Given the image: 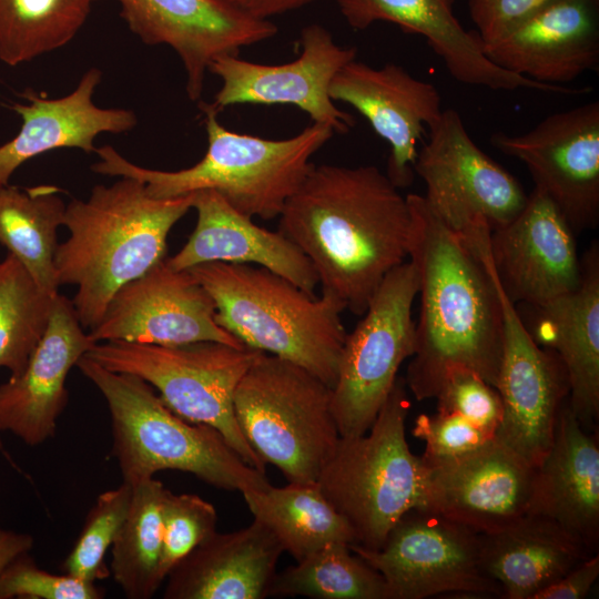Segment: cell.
<instances>
[{
  "label": "cell",
  "mask_w": 599,
  "mask_h": 599,
  "mask_svg": "<svg viewBox=\"0 0 599 599\" xmlns=\"http://www.w3.org/2000/svg\"><path fill=\"white\" fill-rule=\"evenodd\" d=\"M491 144L528 167L575 233L599 223V102L554 113L532 130L497 132Z\"/></svg>",
  "instance_id": "5bb4252c"
},
{
  "label": "cell",
  "mask_w": 599,
  "mask_h": 599,
  "mask_svg": "<svg viewBox=\"0 0 599 599\" xmlns=\"http://www.w3.org/2000/svg\"><path fill=\"white\" fill-rule=\"evenodd\" d=\"M131 499L132 486L124 481L98 496L63 562L65 573L91 582L109 575L104 557L128 515Z\"/></svg>",
  "instance_id": "d590c367"
},
{
  "label": "cell",
  "mask_w": 599,
  "mask_h": 599,
  "mask_svg": "<svg viewBox=\"0 0 599 599\" xmlns=\"http://www.w3.org/2000/svg\"><path fill=\"white\" fill-rule=\"evenodd\" d=\"M189 271L212 296L219 325L243 345L295 363L334 387L346 338V304L308 293L251 264L207 262Z\"/></svg>",
  "instance_id": "5b68a950"
},
{
  "label": "cell",
  "mask_w": 599,
  "mask_h": 599,
  "mask_svg": "<svg viewBox=\"0 0 599 599\" xmlns=\"http://www.w3.org/2000/svg\"><path fill=\"white\" fill-rule=\"evenodd\" d=\"M592 555L561 526L530 512L498 531L481 534L483 568L506 599H534Z\"/></svg>",
  "instance_id": "f1b7e54d"
},
{
  "label": "cell",
  "mask_w": 599,
  "mask_h": 599,
  "mask_svg": "<svg viewBox=\"0 0 599 599\" xmlns=\"http://www.w3.org/2000/svg\"><path fill=\"white\" fill-rule=\"evenodd\" d=\"M575 232L550 197L535 187L519 214L489 235L498 283L512 304L541 306L581 281Z\"/></svg>",
  "instance_id": "ac0fdd59"
},
{
  "label": "cell",
  "mask_w": 599,
  "mask_h": 599,
  "mask_svg": "<svg viewBox=\"0 0 599 599\" xmlns=\"http://www.w3.org/2000/svg\"><path fill=\"white\" fill-rule=\"evenodd\" d=\"M278 219V231L313 264L322 292L356 315L408 256V201L374 165L314 164Z\"/></svg>",
  "instance_id": "7a4b0ae2"
},
{
  "label": "cell",
  "mask_w": 599,
  "mask_h": 599,
  "mask_svg": "<svg viewBox=\"0 0 599 599\" xmlns=\"http://www.w3.org/2000/svg\"><path fill=\"white\" fill-rule=\"evenodd\" d=\"M428 133L414 170L426 203L451 231L461 235L479 223L494 231L519 214L528 194L473 141L456 110H443Z\"/></svg>",
  "instance_id": "7c38bea8"
},
{
  "label": "cell",
  "mask_w": 599,
  "mask_h": 599,
  "mask_svg": "<svg viewBox=\"0 0 599 599\" xmlns=\"http://www.w3.org/2000/svg\"><path fill=\"white\" fill-rule=\"evenodd\" d=\"M102 72L92 67L81 77L77 88L61 98H48L33 89L9 108L21 119L19 132L0 145V185L9 184L13 173L27 161L57 149L95 151L94 141L102 133H125L138 119L122 108H100L93 102Z\"/></svg>",
  "instance_id": "cb8c5ba5"
},
{
  "label": "cell",
  "mask_w": 599,
  "mask_h": 599,
  "mask_svg": "<svg viewBox=\"0 0 599 599\" xmlns=\"http://www.w3.org/2000/svg\"><path fill=\"white\" fill-rule=\"evenodd\" d=\"M99 1V0H95ZM140 40L174 50L186 73V93L201 99L211 62L274 37L270 19L254 17L233 0H112Z\"/></svg>",
  "instance_id": "e0dca14e"
},
{
  "label": "cell",
  "mask_w": 599,
  "mask_h": 599,
  "mask_svg": "<svg viewBox=\"0 0 599 599\" xmlns=\"http://www.w3.org/2000/svg\"><path fill=\"white\" fill-rule=\"evenodd\" d=\"M454 4L455 0H337L341 14L355 30L385 21L406 33L424 37L449 74L464 84L491 90L582 93L581 89L544 84L494 64L486 57L478 33L466 30L456 18Z\"/></svg>",
  "instance_id": "603a6c76"
},
{
  "label": "cell",
  "mask_w": 599,
  "mask_h": 599,
  "mask_svg": "<svg viewBox=\"0 0 599 599\" xmlns=\"http://www.w3.org/2000/svg\"><path fill=\"white\" fill-rule=\"evenodd\" d=\"M77 366L105 398L112 455L124 483L179 470L241 494L271 486L266 475L246 464L216 428L173 413L142 378L109 370L85 355Z\"/></svg>",
  "instance_id": "8992f818"
},
{
  "label": "cell",
  "mask_w": 599,
  "mask_h": 599,
  "mask_svg": "<svg viewBox=\"0 0 599 599\" xmlns=\"http://www.w3.org/2000/svg\"><path fill=\"white\" fill-rule=\"evenodd\" d=\"M332 393L304 367L263 352L235 389V419L265 465L288 483L314 484L341 438Z\"/></svg>",
  "instance_id": "ba28073f"
},
{
  "label": "cell",
  "mask_w": 599,
  "mask_h": 599,
  "mask_svg": "<svg viewBox=\"0 0 599 599\" xmlns=\"http://www.w3.org/2000/svg\"><path fill=\"white\" fill-rule=\"evenodd\" d=\"M298 43L301 54L282 64H262L221 55L209 72L220 78L222 85L212 104L219 112L235 104H287L309 115L313 122L329 125L334 133H347L354 118L338 109L329 97V84L337 72L356 59L355 47L337 44L332 33L321 24L304 27Z\"/></svg>",
  "instance_id": "4fadbf2b"
},
{
  "label": "cell",
  "mask_w": 599,
  "mask_h": 599,
  "mask_svg": "<svg viewBox=\"0 0 599 599\" xmlns=\"http://www.w3.org/2000/svg\"><path fill=\"white\" fill-rule=\"evenodd\" d=\"M425 468L422 508L479 534L498 531L528 511L535 467L495 438L463 457Z\"/></svg>",
  "instance_id": "d6986e66"
},
{
  "label": "cell",
  "mask_w": 599,
  "mask_h": 599,
  "mask_svg": "<svg viewBox=\"0 0 599 599\" xmlns=\"http://www.w3.org/2000/svg\"><path fill=\"white\" fill-rule=\"evenodd\" d=\"M200 109L207 149L194 165L179 171L146 169L126 160L113 146L103 145L95 149L99 160L91 170L136 179L155 199L212 190L237 212L268 221L281 215L312 170V156L334 135L329 125L313 122L292 138L270 140L227 130L211 103L201 102Z\"/></svg>",
  "instance_id": "277c9868"
},
{
  "label": "cell",
  "mask_w": 599,
  "mask_h": 599,
  "mask_svg": "<svg viewBox=\"0 0 599 599\" xmlns=\"http://www.w3.org/2000/svg\"><path fill=\"white\" fill-rule=\"evenodd\" d=\"M95 582L69 573L54 575L37 566L29 552L11 561L0 573V599H101Z\"/></svg>",
  "instance_id": "f35d334b"
},
{
  "label": "cell",
  "mask_w": 599,
  "mask_h": 599,
  "mask_svg": "<svg viewBox=\"0 0 599 599\" xmlns=\"http://www.w3.org/2000/svg\"><path fill=\"white\" fill-rule=\"evenodd\" d=\"M283 552L274 534L256 519L238 530L214 531L172 568L163 598H266Z\"/></svg>",
  "instance_id": "83f0119b"
},
{
  "label": "cell",
  "mask_w": 599,
  "mask_h": 599,
  "mask_svg": "<svg viewBox=\"0 0 599 599\" xmlns=\"http://www.w3.org/2000/svg\"><path fill=\"white\" fill-rule=\"evenodd\" d=\"M599 576V555L595 554L540 590L534 599H581L587 597Z\"/></svg>",
  "instance_id": "b9f144b4"
},
{
  "label": "cell",
  "mask_w": 599,
  "mask_h": 599,
  "mask_svg": "<svg viewBox=\"0 0 599 599\" xmlns=\"http://www.w3.org/2000/svg\"><path fill=\"white\" fill-rule=\"evenodd\" d=\"M238 7L250 14L270 19L271 17L296 10L315 0H233Z\"/></svg>",
  "instance_id": "7bdbcfd3"
},
{
  "label": "cell",
  "mask_w": 599,
  "mask_h": 599,
  "mask_svg": "<svg viewBox=\"0 0 599 599\" xmlns=\"http://www.w3.org/2000/svg\"><path fill=\"white\" fill-rule=\"evenodd\" d=\"M329 97L353 106L388 143L386 175L398 189L409 186L417 144L443 112L437 88L396 63L374 68L355 59L334 77Z\"/></svg>",
  "instance_id": "ffe728a7"
},
{
  "label": "cell",
  "mask_w": 599,
  "mask_h": 599,
  "mask_svg": "<svg viewBox=\"0 0 599 599\" xmlns=\"http://www.w3.org/2000/svg\"><path fill=\"white\" fill-rule=\"evenodd\" d=\"M527 512L551 519L598 554V436L582 427L568 399L560 409L551 446L535 467Z\"/></svg>",
  "instance_id": "484cf974"
},
{
  "label": "cell",
  "mask_w": 599,
  "mask_h": 599,
  "mask_svg": "<svg viewBox=\"0 0 599 599\" xmlns=\"http://www.w3.org/2000/svg\"><path fill=\"white\" fill-rule=\"evenodd\" d=\"M132 486L128 515L111 546V572L129 599H150L161 582L162 505L166 488L154 477Z\"/></svg>",
  "instance_id": "1f68e13d"
},
{
  "label": "cell",
  "mask_w": 599,
  "mask_h": 599,
  "mask_svg": "<svg viewBox=\"0 0 599 599\" xmlns=\"http://www.w3.org/2000/svg\"><path fill=\"white\" fill-rule=\"evenodd\" d=\"M192 209L196 225L183 247L165 258L170 267L182 271L207 262L256 264L314 294L319 282L313 264L282 232L256 225L212 190L194 192Z\"/></svg>",
  "instance_id": "4316f807"
},
{
  "label": "cell",
  "mask_w": 599,
  "mask_h": 599,
  "mask_svg": "<svg viewBox=\"0 0 599 599\" xmlns=\"http://www.w3.org/2000/svg\"><path fill=\"white\" fill-rule=\"evenodd\" d=\"M163 536L158 579L165 580L172 568L216 531L214 506L195 494H174L166 488L163 505Z\"/></svg>",
  "instance_id": "8d00e7d4"
},
{
  "label": "cell",
  "mask_w": 599,
  "mask_h": 599,
  "mask_svg": "<svg viewBox=\"0 0 599 599\" xmlns=\"http://www.w3.org/2000/svg\"><path fill=\"white\" fill-rule=\"evenodd\" d=\"M581 281L570 293L541 306H527L534 341L555 351L569 379V405L589 432L599 417V245L581 257Z\"/></svg>",
  "instance_id": "d4e9b609"
},
{
  "label": "cell",
  "mask_w": 599,
  "mask_h": 599,
  "mask_svg": "<svg viewBox=\"0 0 599 599\" xmlns=\"http://www.w3.org/2000/svg\"><path fill=\"white\" fill-rule=\"evenodd\" d=\"M498 290L502 355L496 389L504 412L495 439L537 467L551 446L560 409L569 398L568 374L555 351L534 341L499 283Z\"/></svg>",
  "instance_id": "9a60e30c"
},
{
  "label": "cell",
  "mask_w": 599,
  "mask_h": 599,
  "mask_svg": "<svg viewBox=\"0 0 599 599\" xmlns=\"http://www.w3.org/2000/svg\"><path fill=\"white\" fill-rule=\"evenodd\" d=\"M418 276L412 261L394 267L370 298L364 317L346 335L332 409L341 437L365 434L390 393L403 362L416 344L412 309Z\"/></svg>",
  "instance_id": "30bf717a"
},
{
  "label": "cell",
  "mask_w": 599,
  "mask_h": 599,
  "mask_svg": "<svg viewBox=\"0 0 599 599\" xmlns=\"http://www.w3.org/2000/svg\"><path fill=\"white\" fill-rule=\"evenodd\" d=\"M253 518L265 525L295 561L331 542L357 544L346 519L323 496L316 483H288L242 493Z\"/></svg>",
  "instance_id": "f546056e"
},
{
  "label": "cell",
  "mask_w": 599,
  "mask_h": 599,
  "mask_svg": "<svg viewBox=\"0 0 599 599\" xmlns=\"http://www.w3.org/2000/svg\"><path fill=\"white\" fill-rule=\"evenodd\" d=\"M406 199L412 212L408 257L420 296L406 386L418 400L435 398L446 373L464 366L496 387L502 311L489 251L491 231L481 223L459 236L424 196Z\"/></svg>",
  "instance_id": "6da1fadb"
},
{
  "label": "cell",
  "mask_w": 599,
  "mask_h": 599,
  "mask_svg": "<svg viewBox=\"0 0 599 599\" xmlns=\"http://www.w3.org/2000/svg\"><path fill=\"white\" fill-rule=\"evenodd\" d=\"M84 331L72 301L58 294L26 368L0 385V433L10 432L28 446L53 437L68 404V374L94 344Z\"/></svg>",
  "instance_id": "44dd1931"
},
{
  "label": "cell",
  "mask_w": 599,
  "mask_h": 599,
  "mask_svg": "<svg viewBox=\"0 0 599 599\" xmlns=\"http://www.w3.org/2000/svg\"><path fill=\"white\" fill-rule=\"evenodd\" d=\"M389 599L384 577L349 548L331 542L275 573L267 597Z\"/></svg>",
  "instance_id": "d6a6232c"
},
{
  "label": "cell",
  "mask_w": 599,
  "mask_h": 599,
  "mask_svg": "<svg viewBox=\"0 0 599 599\" xmlns=\"http://www.w3.org/2000/svg\"><path fill=\"white\" fill-rule=\"evenodd\" d=\"M349 548L385 579L389 599L502 597L481 565V534L428 509L406 512L377 550Z\"/></svg>",
  "instance_id": "8fae6325"
},
{
  "label": "cell",
  "mask_w": 599,
  "mask_h": 599,
  "mask_svg": "<svg viewBox=\"0 0 599 599\" xmlns=\"http://www.w3.org/2000/svg\"><path fill=\"white\" fill-rule=\"evenodd\" d=\"M33 545L30 534L0 528V573L17 557L30 552Z\"/></svg>",
  "instance_id": "ee69618b"
},
{
  "label": "cell",
  "mask_w": 599,
  "mask_h": 599,
  "mask_svg": "<svg viewBox=\"0 0 599 599\" xmlns=\"http://www.w3.org/2000/svg\"><path fill=\"white\" fill-rule=\"evenodd\" d=\"M165 258L118 290L99 323L88 331L92 343L214 341L245 346L217 324L215 303L195 276L189 270H173Z\"/></svg>",
  "instance_id": "2e32d148"
},
{
  "label": "cell",
  "mask_w": 599,
  "mask_h": 599,
  "mask_svg": "<svg viewBox=\"0 0 599 599\" xmlns=\"http://www.w3.org/2000/svg\"><path fill=\"white\" fill-rule=\"evenodd\" d=\"M53 185H0V244L44 293L57 296L54 255L67 204Z\"/></svg>",
  "instance_id": "4dcf8cb0"
},
{
  "label": "cell",
  "mask_w": 599,
  "mask_h": 599,
  "mask_svg": "<svg viewBox=\"0 0 599 599\" xmlns=\"http://www.w3.org/2000/svg\"><path fill=\"white\" fill-rule=\"evenodd\" d=\"M437 410L459 415L494 436L502 420V403L496 387L475 370L450 368L435 396Z\"/></svg>",
  "instance_id": "74e56055"
},
{
  "label": "cell",
  "mask_w": 599,
  "mask_h": 599,
  "mask_svg": "<svg viewBox=\"0 0 599 599\" xmlns=\"http://www.w3.org/2000/svg\"><path fill=\"white\" fill-rule=\"evenodd\" d=\"M409 406L405 379L397 377L369 429L341 437L316 480L366 549H379L398 520L423 506L426 468L406 440Z\"/></svg>",
  "instance_id": "52a82bcc"
},
{
  "label": "cell",
  "mask_w": 599,
  "mask_h": 599,
  "mask_svg": "<svg viewBox=\"0 0 599 599\" xmlns=\"http://www.w3.org/2000/svg\"><path fill=\"white\" fill-rule=\"evenodd\" d=\"M497 67L564 85L599 67V0H554L485 44Z\"/></svg>",
  "instance_id": "7402d4cb"
},
{
  "label": "cell",
  "mask_w": 599,
  "mask_h": 599,
  "mask_svg": "<svg viewBox=\"0 0 599 599\" xmlns=\"http://www.w3.org/2000/svg\"><path fill=\"white\" fill-rule=\"evenodd\" d=\"M262 353L214 341L181 345L106 341L94 343L84 355L109 370L142 378L173 413L213 426L246 464L265 474L266 465L243 436L233 405L238 383Z\"/></svg>",
  "instance_id": "9c48e42d"
},
{
  "label": "cell",
  "mask_w": 599,
  "mask_h": 599,
  "mask_svg": "<svg viewBox=\"0 0 599 599\" xmlns=\"http://www.w3.org/2000/svg\"><path fill=\"white\" fill-rule=\"evenodd\" d=\"M95 0H0V61L30 62L70 43Z\"/></svg>",
  "instance_id": "836d02e7"
},
{
  "label": "cell",
  "mask_w": 599,
  "mask_h": 599,
  "mask_svg": "<svg viewBox=\"0 0 599 599\" xmlns=\"http://www.w3.org/2000/svg\"><path fill=\"white\" fill-rule=\"evenodd\" d=\"M413 435L425 443L420 456L425 466L463 457L494 439L466 418L438 410L434 415H419Z\"/></svg>",
  "instance_id": "ab89813d"
},
{
  "label": "cell",
  "mask_w": 599,
  "mask_h": 599,
  "mask_svg": "<svg viewBox=\"0 0 599 599\" xmlns=\"http://www.w3.org/2000/svg\"><path fill=\"white\" fill-rule=\"evenodd\" d=\"M55 296L44 293L11 254L0 261V367L19 376L44 334Z\"/></svg>",
  "instance_id": "e575fe53"
},
{
  "label": "cell",
  "mask_w": 599,
  "mask_h": 599,
  "mask_svg": "<svg viewBox=\"0 0 599 599\" xmlns=\"http://www.w3.org/2000/svg\"><path fill=\"white\" fill-rule=\"evenodd\" d=\"M193 199L194 193L155 199L143 182L121 176L67 204L63 226L70 236L58 244L54 267L59 286H77L71 301L85 331L99 323L119 288L166 257L167 235Z\"/></svg>",
  "instance_id": "3957f363"
},
{
  "label": "cell",
  "mask_w": 599,
  "mask_h": 599,
  "mask_svg": "<svg viewBox=\"0 0 599 599\" xmlns=\"http://www.w3.org/2000/svg\"><path fill=\"white\" fill-rule=\"evenodd\" d=\"M554 0H468L483 44H488Z\"/></svg>",
  "instance_id": "60d3db41"
}]
</instances>
